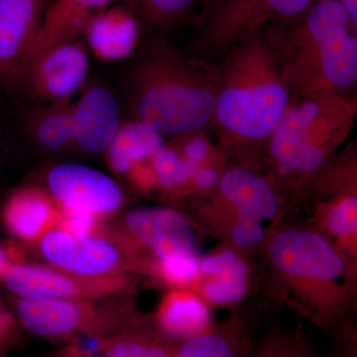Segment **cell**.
I'll return each instance as SVG.
<instances>
[{
  "label": "cell",
  "instance_id": "obj_1",
  "mask_svg": "<svg viewBox=\"0 0 357 357\" xmlns=\"http://www.w3.org/2000/svg\"><path fill=\"white\" fill-rule=\"evenodd\" d=\"M266 248L275 295L338 338L351 332L356 261L316 227L277 229Z\"/></svg>",
  "mask_w": 357,
  "mask_h": 357
},
{
  "label": "cell",
  "instance_id": "obj_2",
  "mask_svg": "<svg viewBox=\"0 0 357 357\" xmlns=\"http://www.w3.org/2000/svg\"><path fill=\"white\" fill-rule=\"evenodd\" d=\"M130 86L138 121L161 135L198 132L215 116L218 81L169 45H154L138 59Z\"/></svg>",
  "mask_w": 357,
  "mask_h": 357
},
{
  "label": "cell",
  "instance_id": "obj_3",
  "mask_svg": "<svg viewBox=\"0 0 357 357\" xmlns=\"http://www.w3.org/2000/svg\"><path fill=\"white\" fill-rule=\"evenodd\" d=\"M291 102L290 86L269 44L250 37L234 51L218 79L215 116L243 143L269 139Z\"/></svg>",
  "mask_w": 357,
  "mask_h": 357
},
{
  "label": "cell",
  "instance_id": "obj_4",
  "mask_svg": "<svg viewBox=\"0 0 357 357\" xmlns=\"http://www.w3.org/2000/svg\"><path fill=\"white\" fill-rule=\"evenodd\" d=\"M356 25L338 0H316L295 32L293 56L282 68L299 93L351 88L357 81Z\"/></svg>",
  "mask_w": 357,
  "mask_h": 357
},
{
  "label": "cell",
  "instance_id": "obj_5",
  "mask_svg": "<svg viewBox=\"0 0 357 357\" xmlns=\"http://www.w3.org/2000/svg\"><path fill=\"white\" fill-rule=\"evenodd\" d=\"M356 103L337 91L299 93L269 137L277 165L298 175H312L345 140L354 124Z\"/></svg>",
  "mask_w": 357,
  "mask_h": 357
},
{
  "label": "cell",
  "instance_id": "obj_6",
  "mask_svg": "<svg viewBox=\"0 0 357 357\" xmlns=\"http://www.w3.org/2000/svg\"><path fill=\"white\" fill-rule=\"evenodd\" d=\"M211 208L215 215H222V222L259 223L273 234L282 218V204L274 188L266 178L243 167L222 174Z\"/></svg>",
  "mask_w": 357,
  "mask_h": 357
},
{
  "label": "cell",
  "instance_id": "obj_7",
  "mask_svg": "<svg viewBox=\"0 0 357 357\" xmlns=\"http://www.w3.org/2000/svg\"><path fill=\"white\" fill-rule=\"evenodd\" d=\"M88 70V51L75 40L53 47L33 60L20 83L27 84L42 100L65 102L82 88Z\"/></svg>",
  "mask_w": 357,
  "mask_h": 357
},
{
  "label": "cell",
  "instance_id": "obj_8",
  "mask_svg": "<svg viewBox=\"0 0 357 357\" xmlns=\"http://www.w3.org/2000/svg\"><path fill=\"white\" fill-rule=\"evenodd\" d=\"M46 0H0V83H20Z\"/></svg>",
  "mask_w": 357,
  "mask_h": 357
},
{
  "label": "cell",
  "instance_id": "obj_9",
  "mask_svg": "<svg viewBox=\"0 0 357 357\" xmlns=\"http://www.w3.org/2000/svg\"><path fill=\"white\" fill-rule=\"evenodd\" d=\"M52 194L65 208L86 213H105L122 204L119 185L105 174L77 164H64L48 175Z\"/></svg>",
  "mask_w": 357,
  "mask_h": 357
},
{
  "label": "cell",
  "instance_id": "obj_10",
  "mask_svg": "<svg viewBox=\"0 0 357 357\" xmlns=\"http://www.w3.org/2000/svg\"><path fill=\"white\" fill-rule=\"evenodd\" d=\"M129 230L153 250L159 259L175 255H198L194 225L180 211L167 208H140L126 217Z\"/></svg>",
  "mask_w": 357,
  "mask_h": 357
},
{
  "label": "cell",
  "instance_id": "obj_11",
  "mask_svg": "<svg viewBox=\"0 0 357 357\" xmlns=\"http://www.w3.org/2000/svg\"><path fill=\"white\" fill-rule=\"evenodd\" d=\"M316 0H225L213 14L206 39L215 47L227 46L250 34L270 14L293 17L304 13Z\"/></svg>",
  "mask_w": 357,
  "mask_h": 357
},
{
  "label": "cell",
  "instance_id": "obj_12",
  "mask_svg": "<svg viewBox=\"0 0 357 357\" xmlns=\"http://www.w3.org/2000/svg\"><path fill=\"white\" fill-rule=\"evenodd\" d=\"M74 144L91 154L107 151L121 128L119 103L109 89L93 86L72 105Z\"/></svg>",
  "mask_w": 357,
  "mask_h": 357
},
{
  "label": "cell",
  "instance_id": "obj_13",
  "mask_svg": "<svg viewBox=\"0 0 357 357\" xmlns=\"http://www.w3.org/2000/svg\"><path fill=\"white\" fill-rule=\"evenodd\" d=\"M45 257L57 266L79 275L109 271L119 261L114 245L91 237H76L66 231L49 232L42 241Z\"/></svg>",
  "mask_w": 357,
  "mask_h": 357
},
{
  "label": "cell",
  "instance_id": "obj_14",
  "mask_svg": "<svg viewBox=\"0 0 357 357\" xmlns=\"http://www.w3.org/2000/svg\"><path fill=\"white\" fill-rule=\"evenodd\" d=\"M112 1L114 0H55L42 17L22 77L32 61L44 52L66 42L75 41L79 35L84 34L89 18L109 7Z\"/></svg>",
  "mask_w": 357,
  "mask_h": 357
},
{
  "label": "cell",
  "instance_id": "obj_15",
  "mask_svg": "<svg viewBox=\"0 0 357 357\" xmlns=\"http://www.w3.org/2000/svg\"><path fill=\"white\" fill-rule=\"evenodd\" d=\"M84 35L96 58L116 62L128 58L135 49L139 27L128 9L109 6L89 18Z\"/></svg>",
  "mask_w": 357,
  "mask_h": 357
},
{
  "label": "cell",
  "instance_id": "obj_16",
  "mask_svg": "<svg viewBox=\"0 0 357 357\" xmlns=\"http://www.w3.org/2000/svg\"><path fill=\"white\" fill-rule=\"evenodd\" d=\"M199 292L218 306L234 304L248 292L249 269L236 251L225 249L199 259Z\"/></svg>",
  "mask_w": 357,
  "mask_h": 357
},
{
  "label": "cell",
  "instance_id": "obj_17",
  "mask_svg": "<svg viewBox=\"0 0 357 357\" xmlns=\"http://www.w3.org/2000/svg\"><path fill=\"white\" fill-rule=\"evenodd\" d=\"M316 229L345 255L356 257L357 196L356 183L338 185L330 198L317 204Z\"/></svg>",
  "mask_w": 357,
  "mask_h": 357
},
{
  "label": "cell",
  "instance_id": "obj_18",
  "mask_svg": "<svg viewBox=\"0 0 357 357\" xmlns=\"http://www.w3.org/2000/svg\"><path fill=\"white\" fill-rule=\"evenodd\" d=\"M252 351L248 325L234 316L182 342L174 357H251Z\"/></svg>",
  "mask_w": 357,
  "mask_h": 357
},
{
  "label": "cell",
  "instance_id": "obj_19",
  "mask_svg": "<svg viewBox=\"0 0 357 357\" xmlns=\"http://www.w3.org/2000/svg\"><path fill=\"white\" fill-rule=\"evenodd\" d=\"M159 325L167 337L184 340L203 333L213 326L208 304L188 292H173L160 307Z\"/></svg>",
  "mask_w": 357,
  "mask_h": 357
},
{
  "label": "cell",
  "instance_id": "obj_20",
  "mask_svg": "<svg viewBox=\"0 0 357 357\" xmlns=\"http://www.w3.org/2000/svg\"><path fill=\"white\" fill-rule=\"evenodd\" d=\"M164 146L163 135L137 121L121 124L107 149L109 165L117 173H128L135 164L151 160Z\"/></svg>",
  "mask_w": 357,
  "mask_h": 357
},
{
  "label": "cell",
  "instance_id": "obj_21",
  "mask_svg": "<svg viewBox=\"0 0 357 357\" xmlns=\"http://www.w3.org/2000/svg\"><path fill=\"white\" fill-rule=\"evenodd\" d=\"M18 314L28 330L43 337L72 332L82 319L77 305L56 298L22 300L18 305Z\"/></svg>",
  "mask_w": 357,
  "mask_h": 357
},
{
  "label": "cell",
  "instance_id": "obj_22",
  "mask_svg": "<svg viewBox=\"0 0 357 357\" xmlns=\"http://www.w3.org/2000/svg\"><path fill=\"white\" fill-rule=\"evenodd\" d=\"M7 287L24 299L70 297L77 293L74 282L50 270L35 266L9 268L6 273Z\"/></svg>",
  "mask_w": 357,
  "mask_h": 357
},
{
  "label": "cell",
  "instance_id": "obj_23",
  "mask_svg": "<svg viewBox=\"0 0 357 357\" xmlns=\"http://www.w3.org/2000/svg\"><path fill=\"white\" fill-rule=\"evenodd\" d=\"M52 206L45 195L35 190H22L9 199L4 218L9 229L21 238H33L50 220Z\"/></svg>",
  "mask_w": 357,
  "mask_h": 357
},
{
  "label": "cell",
  "instance_id": "obj_24",
  "mask_svg": "<svg viewBox=\"0 0 357 357\" xmlns=\"http://www.w3.org/2000/svg\"><path fill=\"white\" fill-rule=\"evenodd\" d=\"M30 130L45 149L60 150L74 144L72 105L56 102L42 109L33 117Z\"/></svg>",
  "mask_w": 357,
  "mask_h": 357
},
{
  "label": "cell",
  "instance_id": "obj_25",
  "mask_svg": "<svg viewBox=\"0 0 357 357\" xmlns=\"http://www.w3.org/2000/svg\"><path fill=\"white\" fill-rule=\"evenodd\" d=\"M251 357H314L300 330H279L262 338Z\"/></svg>",
  "mask_w": 357,
  "mask_h": 357
},
{
  "label": "cell",
  "instance_id": "obj_26",
  "mask_svg": "<svg viewBox=\"0 0 357 357\" xmlns=\"http://www.w3.org/2000/svg\"><path fill=\"white\" fill-rule=\"evenodd\" d=\"M157 183L167 189H177L191 182L192 165L177 150L164 145L151 159Z\"/></svg>",
  "mask_w": 357,
  "mask_h": 357
},
{
  "label": "cell",
  "instance_id": "obj_27",
  "mask_svg": "<svg viewBox=\"0 0 357 357\" xmlns=\"http://www.w3.org/2000/svg\"><path fill=\"white\" fill-rule=\"evenodd\" d=\"M175 351L157 337L140 335L117 342L105 357H174Z\"/></svg>",
  "mask_w": 357,
  "mask_h": 357
},
{
  "label": "cell",
  "instance_id": "obj_28",
  "mask_svg": "<svg viewBox=\"0 0 357 357\" xmlns=\"http://www.w3.org/2000/svg\"><path fill=\"white\" fill-rule=\"evenodd\" d=\"M152 24L168 26L177 21L194 3L195 0H133Z\"/></svg>",
  "mask_w": 357,
  "mask_h": 357
},
{
  "label": "cell",
  "instance_id": "obj_29",
  "mask_svg": "<svg viewBox=\"0 0 357 357\" xmlns=\"http://www.w3.org/2000/svg\"><path fill=\"white\" fill-rule=\"evenodd\" d=\"M199 255H175L159 259L162 276L173 285L185 287L198 280Z\"/></svg>",
  "mask_w": 357,
  "mask_h": 357
},
{
  "label": "cell",
  "instance_id": "obj_30",
  "mask_svg": "<svg viewBox=\"0 0 357 357\" xmlns=\"http://www.w3.org/2000/svg\"><path fill=\"white\" fill-rule=\"evenodd\" d=\"M93 213L86 211L70 210L65 208L62 215V225L65 227L66 232L76 237L89 236V232L93 229Z\"/></svg>",
  "mask_w": 357,
  "mask_h": 357
},
{
  "label": "cell",
  "instance_id": "obj_31",
  "mask_svg": "<svg viewBox=\"0 0 357 357\" xmlns=\"http://www.w3.org/2000/svg\"><path fill=\"white\" fill-rule=\"evenodd\" d=\"M220 173L213 167L202 165H192L191 182L194 183L199 189L203 191L218 187L220 182Z\"/></svg>",
  "mask_w": 357,
  "mask_h": 357
},
{
  "label": "cell",
  "instance_id": "obj_32",
  "mask_svg": "<svg viewBox=\"0 0 357 357\" xmlns=\"http://www.w3.org/2000/svg\"><path fill=\"white\" fill-rule=\"evenodd\" d=\"M210 152L208 142L203 138H192L188 141L183 147V156L185 157L192 165H202Z\"/></svg>",
  "mask_w": 357,
  "mask_h": 357
},
{
  "label": "cell",
  "instance_id": "obj_33",
  "mask_svg": "<svg viewBox=\"0 0 357 357\" xmlns=\"http://www.w3.org/2000/svg\"><path fill=\"white\" fill-rule=\"evenodd\" d=\"M344 7L354 25L357 24V0H338Z\"/></svg>",
  "mask_w": 357,
  "mask_h": 357
},
{
  "label": "cell",
  "instance_id": "obj_34",
  "mask_svg": "<svg viewBox=\"0 0 357 357\" xmlns=\"http://www.w3.org/2000/svg\"><path fill=\"white\" fill-rule=\"evenodd\" d=\"M7 270H8V262H7L6 256L3 251L0 249V276L6 273Z\"/></svg>",
  "mask_w": 357,
  "mask_h": 357
}]
</instances>
